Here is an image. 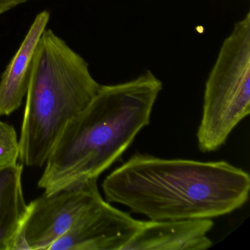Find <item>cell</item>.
Wrapping results in <instances>:
<instances>
[{
	"label": "cell",
	"instance_id": "5",
	"mask_svg": "<svg viewBox=\"0 0 250 250\" xmlns=\"http://www.w3.org/2000/svg\"><path fill=\"white\" fill-rule=\"evenodd\" d=\"M98 179L45 194L29 203L14 250H47L96 201L102 198Z\"/></svg>",
	"mask_w": 250,
	"mask_h": 250
},
{
	"label": "cell",
	"instance_id": "11",
	"mask_svg": "<svg viewBox=\"0 0 250 250\" xmlns=\"http://www.w3.org/2000/svg\"><path fill=\"white\" fill-rule=\"evenodd\" d=\"M27 1L29 0H0V15Z\"/></svg>",
	"mask_w": 250,
	"mask_h": 250
},
{
	"label": "cell",
	"instance_id": "7",
	"mask_svg": "<svg viewBox=\"0 0 250 250\" xmlns=\"http://www.w3.org/2000/svg\"><path fill=\"white\" fill-rule=\"evenodd\" d=\"M213 225L211 219L144 222L123 250H208Z\"/></svg>",
	"mask_w": 250,
	"mask_h": 250
},
{
	"label": "cell",
	"instance_id": "1",
	"mask_svg": "<svg viewBox=\"0 0 250 250\" xmlns=\"http://www.w3.org/2000/svg\"><path fill=\"white\" fill-rule=\"evenodd\" d=\"M102 186L106 202L151 221L212 219L246 204L250 177L225 161L166 159L137 152Z\"/></svg>",
	"mask_w": 250,
	"mask_h": 250
},
{
	"label": "cell",
	"instance_id": "2",
	"mask_svg": "<svg viewBox=\"0 0 250 250\" xmlns=\"http://www.w3.org/2000/svg\"><path fill=\"white\" fill-rule=\"evenodd\" d=\"M163 84L152 71L120 84L101 85L69 121L52 147L38 187L45 194L98 179L150 124Z\"/></svg>",
	"mask_w": 250,
	"mask_h": 250
},
{
	"label": "cell",
	"instance_id": "10",
	"mask_svg": "<svg viewBox=\"0 0 250 250\" xmlns=\"http://www.w3.org/2000/svg\"><path fill=\"white\" fill-rule=\"evenodd\" d=\"M20 159V141L13 125L0 121V165H14Z\"/></svg>",
	"mask_w": 250,
	"mask_h": 250
},
{
	"label": "cell",
	"instance_id": "9",
	"mask_svg": "<svg viewBox=\"0 0 250 250\" xmlns=\"http://www.w3.org/2000/svg\"><path fill=\"white\" fill-rule=\"evenodd\" d=\"M21 164L0 165V250H14L27 206Z\"/></svg>",
	"mask_w": 250,
	"mask_h": 250
},
{
	"label": "cell",
	"instance_id": "3",
	"mask_svg": "<svg viewBox=\"0 0 250 250\" xmlns=\"http://www.w3.org/2000/svg\"><path fill=\"white\" fill-rule=\"evenodd\" d=\"M89 64L50 29L42 33L32 62L20 140V162L42 167L68 122L97 94Z\"/></svg>",
	"mask_w": 250,
	"mask_h": 250
},
{
	"label": "cell",
	"instance_id": "4",
	"mask_svg": "<svg viewBox=\"0 0 250 250\" xmlns=\"http://www.w3.org/2000/svg\"><path fill=\"white\" fill-rule=\"evenodd\" d=\"M250 112V12L224 40L206 80L197 132L200 151L211 153L226 143Z\"/></svg>",
	"mask_w": 250,
	"mask_h": 250
},
{
	"label": "cell",
	"instance_id": "8",
	"mask_svg": "<svg viewBox=\"0 0 250 250\" xmlns=\"http://www.w3.org/2000/svg\"><path fill=\"white\" fill-rule=\"evenodd\" d=\"M49 19V11L38 14L20 49L2 74L0 80V117L10 115L21 106L27 94L35 50Z\"/></svg>",
	"mask_w": 250,
	"mask_h": 250
},
{
	"label": "cell",
	"instance_id": "6",
	"mask_svg": "<svg viewBox=\"0 0 250 250\" xmlns=\"http://www.w3.org/2000/svg\"><path fill=\"white\" fill-rule=\"evenodd\" d=\"M143 223L102 197L48 250H123Z\"/></svg>",
	"mask_w": 250,
	"mask_h": 250
}]
</instances>
